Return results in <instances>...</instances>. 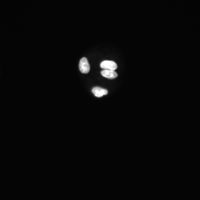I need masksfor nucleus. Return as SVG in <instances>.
<instances>
[{
	"label": "nucleus",
	"mask_w": 200,
	"mask_h": 200,
	"mask_svg": "<svg viewBox=\"0 0 200 200\" xmlns=\"http://www.w3.org/2000/svg\"><path fill=\"white\" fill-rule=\"evenodd\" d=\"M79 69L81 73L87 74L90 71V66L86 57H82L79 63Z\"/></svg>",
	"instance_id": "1"
},
{
	"label": "nucleus",
	"mask_w": 200,
	"mask_h": 200,
	"mask_svg": "<svg viewBox=\"0 0 200 200\" xmlns=\"http://www.w3.org/2000/svg\"><path fill=\"white\" fill-rule=\"evenodd\" d=\"M100 67L105 70L115 71L117 68V65L115 62L106 60L101 63Z\"/></svg>",
	"instance_id": "2"
},
{
	"label": "nucleus",
	"mask_w": 200,
	"mask_h": 200,
	"mask_svg": "<svg viewBox=\"0 0 200 200\" xmlns=\"http://www.w3.org/2000/svg\"><path fill=\"white\" fill-rule=\"evenodd\" d=\"M92 92L94 95L97 97H102L104 95H106L108 94V91L100 87H94L92 90Z\"/></svg>",
	"instance_id": "3"
},
{
	"label": "nucleus",
	"mask_w": 200,
	"mask_h": 200,
	"mask_svg": "<svg viewBox=\"0 0 200 200\" xmlns=\"http://www.w3.org/2000/svg\"><path fill=\"white\" fill-rule=\"evenodd\" d=\"M101 74L103 77L110 79V80L115 79L118 76V74H117L116 72L115 71H112V70H103V71L101 72Z\"/></svg>",
	"instance_id": "4"
}]
</instances>
